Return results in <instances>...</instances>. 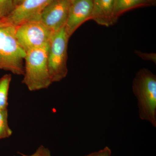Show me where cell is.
I'll return each mask as SVG.
<instances>
[{
  "mask_svg": "<svg viewBox=\"0 0 156 156\" xmlns=\"http://www.w3.org/2000/svg\"><path fill=\"white\" fill-rule=\"evenodd\" d=\"M16 29L6 17L0 18V70L23 76L26 52L17 41Z\"/></svg>",
  "mask_w": 156,
  "mask_h": 156,
  "instance_id": "obj_1",
  "label": "cell"
},
{
  "mask_svg": "<svg viewBox=\"0 0 156 156\" xmlns=\"http://www.w3.org/2000/svg\"><path fill=\"white\" fill-rule=\"evenodd\" d=\"M132 91L136 99L140 119L156 127V76L149 70L140 69L134 78Z\"/></svg>",
  "mask_w": 156,
  "mask_h": 156,
  "instance_id": "obj_2",
  "label": "cell"
},
{
  "mask_svg": "<svg viewBox=\"0 0 156 156\" xmlns=\"http://www.w3.org/2000/svg\"><path fill=\"white\" fill-rule=\"evenodd\" d=\"M49 44L26 52L22 83L30 91L48 89L53 83L48 63Z\"/></svg>",
  "mask_w": 156,
  "mask_h": 156,
  "instance_id": "obj_3",
  "label": "cell"
},
{
  "mask_svg": "<svg viewBox=\"0 0 156 156\" xmlns=\"http://www.w3.org/2000/svg\"><path fill=\"white\" fill-rule=\"evenodd\" d=\"M69 38L63 27L54 33L49 43L48 67L53 83L59 82L67 75V50Z\"/></svg>",
  "mask_w": 156,
  "mask_h": 156,
  "instance_id": "obj_4",
  "label": "cell"
},
{
  "mask_svg": "<svg viewBox=\"0 0 156 156\" xmlns=\"http://www.w3.org/2000/svg\"><path fill=\"white\" fill-rule=\"evenodd\" d=\"M54 33L41 17L24 21L17 25L16 29L17 41L25 52L49 44Z\"/></svg>",
  "mask_w": 156,
  "mask_h": 156,
  "instance_id": "obj_5",
  "label": "cell"
},
{
  "mask_svg": "<svg viewBox=\"0 0 156 156\" xmlns=\"http://www.w3.org/2000/svg\"><path fill=\"white\" fill-rule=\"evenodd\" d=\"M72 0H53L42 11L41 19L53 31L65 26Z\"/></svg>",
  "mask_w": 156,
  "mask_h": 156,
  "instance_id": "obj_6",
  "label": "cell"
},
{
  "mask_svg": "<svg viewBox=\"0 0 156 156\" xmlns=\"http://www.w3.org/2000/svg\"><path fill=\"white\" fill-rule=\"evenodd\" d=\"M92 9V0H72L64 26L69 37L82 24L91 19Z\"/></svg>",
  "mask_w": 156,
  "mask_h": 156,
  "instance_id": "obj_7",
  "label": "cell"
},
{
  "mask_svg": "<svg viewBox=\"0 0 156 156\" xmlns=\"http://www.w3.org/2000/svg\"><path fill=\"white\" fill-rule=\"evenodd\" d=\"M52 1L24 0L6 17L15 25H19L27 20L41 17L42 11Z\"/></svg>",
  "mask_w": 156,
  "mask_h": 156,
  "instance_id": "obj_8",
  "label": "cell"
},
{
  "mask_svg": "<svg viewBox=\"0 0 156 156\" xmlns=\"http://www.w3.org/2000/svg\"><path fill=\"white\" fill-rule=\"evenodd\" d=\"M115 1L92 0L93 9L90 20L107 27L115 24L117 21L114 14Z\"/></svg>",
  "mask_w": 156,
  "mask_h": 156,
  "instance_id": "obj_9",
  "label": "cell"
},
{
  "mask_svg": "<svg viewBox=\"0 0 156 156\" xmlns=\"http://www.w3.org/2000/svg\"><path fill=\"white\" fill-rule=\"evenodd\" d=\"M147 0H115L114 14L116 20L124 12L140 6L149 5Z\"/></svg>",
  "mask_w": 156,
  "mask_h": 156,
  "instance_id": "obj_10",
  "label": "cell"
},
{
  "mask_svg": "<svg viewBox=\"0 0 156 156\" xmlns=\"http://www.w3.org/2000/svg\"><path fill=\"white\" fill-rule=\"evenodd\" d=\"M12 79L11 74H6L0 78V110L8 109V96Z\"/></svg>",
  "mask_w": 156,
  "mask_h": 156,
  "instance_id": "obj_11",
  "label": "cell"
},
{
  "mask_svg": "<svg viewBox=\"0 0 156 156\" xmlns=\"http://www.w3.org/2000/svg\"><path fill=\"white\" fill-rule=\"evenodd\" d=\"M8 110H0V140L10 137L12 135V130L8 123Z\"/></svg>",
  "mask_w": 156,
  "mask_h": 156,
  "instance_id": "obj_12",
  "label": "cell"
},
{
  "mask_svg": "<svg viewBox=\"0 0 156 156\" xmlns=\"http://www.w3.org/2000/svg\"><path fill=\"white\" fill-rule=\"evenodd\" d=\"M14 8V0H0V18L8 17Z\"/></svg>",
  "mask_w": 156,
  "mask_h": 156,
  "instance_id": "obj_13",
  "label": "cell"
},
{
  "mask_svg": "<svg viewBox=\"0 0 156 156\" xmlns=\"http://www.w3.org/2000/svg\"><path fill=\"white\" fill-rule=\"evenodd\" d=\"M20 154L22 156H52L49 149L45 147L43 145L39 147L35 152L30 155H26L21 153Z\"/></svg>",
  "mask_w": 156,
  "mask_h": 156,
  "instance_id": "obj_14",
  "label": "cell"
},
{
  "mask_svg": "<svg viewBox=\"0 0 156 156\" xmlns=\"http://www.w3.org/2000/svg\"><path fill=\"white\" fill-rule=\"evenodd\" d=\"M112 151L108 147H105L97 151L93 152L85 156H111Z\"/></svg>",
  "mask_w": 156,
  "mask_h": 156,
  "instance_id": "obj_15",
  "label": "cell"
},
{
  "mask_svg": "<svg viewBox=\"0 0 156 156\" xmlns=\"http://www.w3.org/2000/svg\"><path fill=\"white\" fill-rule=\"evenodd\" d=\"M135 53L137 56L144 60H150L156 63V55L155 53H145L141 51H136Z\"/></svg>",
  "mask_w": 156,
  "mask_h": 156,
  "instance_id": "obj_16",
  "label": "cell"
},
{
  "mask_svg": "<svg viewBox=\"0 0 156 156\" xmlns=\"http://www.w3.org/2000/svg\"><path fill=\"white\" fill-rule=\"evenodd\" d=\"M24 0H14V5H15V8L19 5L20 4H21V3Z\"/></svg>",
  "mask_w": 156,
  "mask_h": 156,
  "instance_id": "obj_17",
  "label": "cell"
},
{
  "mask_svg": "<svg viewBox=\"0 0 156 156\" xmlns=\"http://www.w3.org/2000/svg\"><path fill=\"white\" fill-rule=\"evenodd\" d=\"M147 1L149 4H152L154 3V0H147Z\"/></svg>",
  "mask_w": 156,
  "mask_h": 156,
  "instance_id": "obj_18",
  "label": "cell"
}]
</instances>
